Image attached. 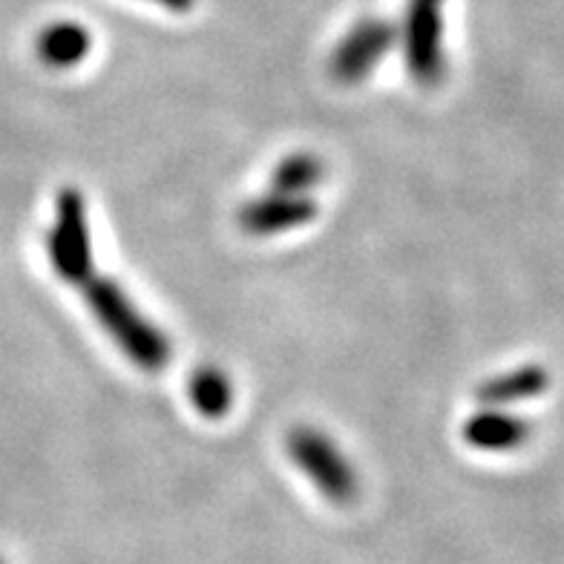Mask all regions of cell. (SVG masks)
Segmentation results:
<instances>
[{
    "mask_svg": "<svg viewBox=\"0 0 564 564\" xmlns=\"http://www.w3.org/2000/svg\"><path fill=\"white\" fill-rule=\"evenodd\" d=\"M0 564H3V562H0Z\"/></svg>",
    "mask_w": 564,
    "mask_h": 564,
    "instance_id": "13",
    "label": "cell"
},
{
    "mask_svg": "<svg viewBox=\"0 0 564 564\" xmlns=\"http://www.w3.org/2000/svg\"><path fill=\"white\" fill-rule=\"evenodd\" d=\"M289 455L300 467L308 481L317 487L328 501L335 505H349L357 498V476L351 469L349 458L340 453V446L328 438L326 432L312 430V426H300L285 441Z\"/></svg>",
    "mask_w": 564,
    "mask_h": 564,
    "instance_id": "3",
    "label": "cell"
},
{
    "mask_svg": "<svg viewBox=\"0 0 564 564\" xmlns=\"http://www.w3.org/2000/svg\"><path fill=\"white\" fill-rule=\"evenodd\" d=\"M314 216H317V202L314 199L274 191V194H265L242 205L237 219L239 228L251 237H271V234H282V230L312 223Z\"/></svg>",
    "mask_w": 564,
    "mask_h": 564,
    "instance_id": "6",
    "label": "cell"
},
{
    "mask_svg": "<svg viewBox=\"0 0 564 564\" xmlns=\"http://www.w3.org/2000/svg\"><path fill=\"white\" fill-rule=\"evenodd\" d=\"M46 253L61 280L84 285L93 276L87 199L78 187H64L55 199V223L46 230Z\"/></svg>",
    "mask_w": 564,
    "mask_h": 564,
    "instance_id": "2",
    "label": "cell"
},
{
    "mask_svg": "<svg viewBox=\"0 0 564 564\" xmlns=\"http://www.w3.org/2000/svg\"><path fill=\"white\" fill-rule=\"evenodd\" d=\"M187 398H191L199 415L216 421V417L228 415L230 406H234V383H230L223 369L199 366L187 380Z\"/></svg>",
    "mask_w": 564,
    "mask_h": 564,
    "instance_id": "9",
    "label": "cell"
},
{
    "mask_svg": "<svg viewBox=\"0 0 564 564\" xmlns=\"http://www.w3.org/2000/svg\"><path fill=\"white\" fill-rule=\"evenodd\" d=\"M84 297H87L93 317L101 323V328L139 369L159 371L167 366L171 340L164 337L156 323H150L135 308L133 300L127 297L112 276H89L84 282Z\"/></svg>",
    "mask_w": 564,
    "mask_h": 564,
    "instance_id": "1",
    "label": "cell"
},
{
    "mask_svg": "<svg viewBox=\"0 0 564 564\" xmlns=\"http://www.w3.org/2000/svg\"><path fill=\"white\" fill-rule=\"evenodd\" d=\"M547 380L539 369H521L510 371V375H501V378L490 380L478 389V401L490 403V406H498V403H512V401H524L530 394H535L544 387Z\"/></svg>",
    "mask_w": 564,
    "mask_h": 564,
    "instance_id": "11",
    "label": "cell"
},
{
    "mask_svg": "<svg viewBox=\"0 0 564 564\" xmlns=\"http://www.w3.org/2000/svg\"><path fill=\"white\" fill-rule=\"evenodd\" d=\"M403 61L421 87L444 82V0H406L403 12Z\"/></svg>",
    "mask_w": 564,
    "mask_h": 564,
    "instance_id": "4",
    "label": "cell"
},
{
    "mask_svg": "<svg viewBox=\"0 0 564 564\" xmlns=\"http://www.w3.org/2000/svg\"><path fill=\"white\" fill-rule=\"evenodd\" d=\"M326 178V164L319 162L312 153H291L276 164L274 176H271V191L276 194L305 196L308 191Z\"/></svg>",
    "mask_w": 564,
    "mask_h": 564,
    "instance_id": "10",
    "label": "cell"
},
{
    "mask_svg": "<svg viewBox=\"0 0 564 564\" xmlns=\"http://www.w3.org/2000/svg\"><path fill=\"white\" fill-rule=\"evenodd\" d=\"M153 3H159V7H164V9H171V12H191L196 0H153Z\"/></svg>",
    "mask_w": 564,
    "mask_h": 564,
    "instance_id": "12",
    "label": "cell"
},
{
    "mask_svg": "<svg viewBox=\"0 0 564 564\" xmlns=\"http://www.w3.org/2000/svg\"><path fill=\"white\" fill-rule=\"evenodd\" d=\"M394 41H398V30L389 21H380V18L357 21L328 58V75L337 84H360L387 58Z\"/></svg>",
    "mask_w": 564,
    "mask_h": 564,
    "instance_id": "5",
    "label": "cell"
},
{
    "mask_svg": "<svg viewBox=\"0 0 564 564\" xmlns=\"http://www.w3.org/2000/svg\"><path fill=\"white\" fill-rule=\"evenodd\" d=\"M528 435V423L519 417L505 415L498 409H487L464 423V438L478 449H512Z\"/></svg>",
    "mask_w": 564,
    "mask_h": 564,
    "instance_id": "8",
    "label": "cell"
},
{
    "mask_svg": "<svg viewBox=\"0 0 564 564\" xmlns=\"http://www.w3.org/2000/svg\"><path fill=\"white\" fill-rule=\"evenodd\" d=\"M93 37L75 21H55L35 37V55L50 69H69L89 55Z\"/></svg>",
    "mask_w": 564,
    "mask_h": 564,
    "instance_id": "7",
    "label": "cell"
}]
</instances>
